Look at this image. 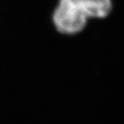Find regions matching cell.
<instances>
[{"label": "cell", "mask_w": 124, "mask_h": 124, "mask_svg": "<svg viewBox=\"0 0 124 124\" xmlns=\"http://www.w3.org/2000/svg\"><path fill=\"white\" fill-rule=\"evenodd\" d=\"M111 9V0H59L53 23L60 33L74 35L85 28L89 19L105 18Z\"/></svg>", "instance_id": "cell-1"}]
</instances>
